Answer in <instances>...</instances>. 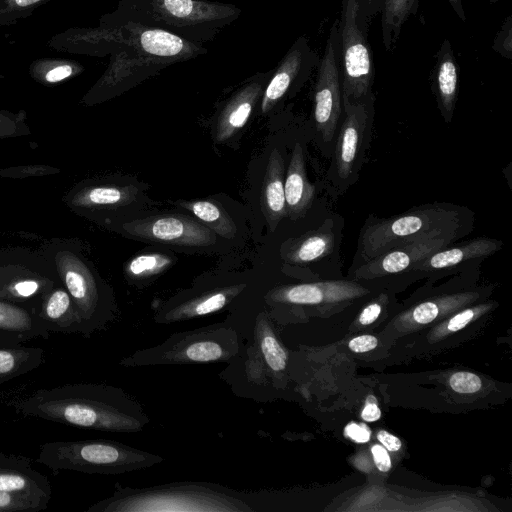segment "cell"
<instances>
[{"label": "cell", "mask_w": 512, "mask_h": 512, "mask_svg": "<svg viewBox=\"0 0 512 512\" xmlns=\"http://www.w3.org/2000/svg\"><path fill=\"white\" fill-rule=\"evenodd\" d=\"M19 413L78 428L138 433L150 423L141 403L120 387L105 383H72L13 400Z\"/></svg>", "instance_id": "1"}, {"label": "cell", "mask_w": 512, "mask_h": 512, "mask_svg": "<svg viewBox=\"0 0 512 512\" xmlns=\"http://www.w3.org/2000/svg\"><path fill=\"white\" fill-rule=\"evenodd\" d=\"M241 12L236 5L209 0H120L116 10L103 18V26L133 23L204 44Z\"/></svg>", "instance_id": "2"}, {"label": "cell", "mask_w": 512, "mask_h": 512, "mask_svg": "<svg viewBox=\"0 0 512 512\" xmlns=\"http://www.w3.org/2000/svg\"><path fill=\"white\" fill-rule=\"evenodd\" d=\"M87 512H254L239 491L203 481L133 488L116 483L111 496Z\"/></svg>", "instance_id": "3"}, {"label": "cell", "mask_w": 512, "mask_h": 512, "mask_svg": "<svg viewBox=\"0 0 512 512\" xmlns=\"http://www.w3.org/2000/svg\"><path fill=\"white\" fill-rule=\"evenodd\" d=\"M164 461L160 455L110 439L52 441L41 445L37 462L54 474L75 471L118 475L150 468Z\"/></svg>", "instance_id": "4"}, {"label": "cell", "mask_w": 512, "mask_h": 512, "mask_svg": "<svg viewBox=\"0 0 512 512\" xmlns=\"http://www.w3.org/2000/svg\"><path fill=\"white\" fill-rule=\"evenodd\" d=\"M239 334L228 323H216L194 330L171 334L155 346L137 350L123 357L126 368L162 365L231 363L241 353Z\"/></svg>", "instance_id": "5"}, {"label": "cell", "mask_w": 512, "mask_h": 512, "mask_svg": "<svg viewBox=\"0 0 512 512\" xmlns=\"http://www.w3.org/2000/svg\"><path fill=\"white\" fill-rule=\"evenodd\" d=\"M460 222L458 207L446 203L422 205L389 218H369L359 234L357 258L363 263L437 228Z\"/></svg>", "instance_id": "6"}, {"label": "cell", "mask_w": 512, "mask_h": 512, "mask_svg": "<svg viewBox=\"0 0 512 512\" xmlns=\"http://www.w3.org/2000/svg\"><path fill=\"white\" fill-rule=\"evenodd\" d=\"M371 19L360 0H342L337 19L342 98L351 102L372 94L376 75L369 41Z\"/></svg>", "instance_id": "7"}, {"label": "cell", "mask_w": 512, "mask_h": 512, "mask_svg": "<svg viewBox=\"0 0 512 512\" xmlns=\"http://www.w3.org/2000/svg\"><path fill=\"white\" fill-rule=\"evenodd\" d=\"M56 270L82 320L81 336L89 338L108 328L116 316L112 300L106 296L90 268L71 251L55 256Z\"/></svg>", "instance_id": "8"}, {"label": "cell", "mask_w": 512, "mask_h": 512, "mask_svg": "<svg viewBox=\"0 0 512 512\" xmlns=\"http://www.w3.org/2000/svg\"><path fill=\"white\" fill-rule=\"evenodd\" d=\"M243 380L247 389L264 393L268 384L283 375L288 364V352L279 340L270 318L260 312L254 322L252 342L241 351Z\"/></svg>", "instance_id": "9"}, {"label": "cell", "mask_w": 512, "mask_h": 512, "mask_svg": "<svg viewBox=\"0 0 512 512\" xmlns=\"http://www.w3.org/2000/svg\"><path fill=\"white\" fill-rule=\"evenodd\" d=\"M374 103V93L356 102L342 98L344 119L335 147L334 167L338 179L343 183H352L354 175L361 168L373 123Z\"/></svg>", "instance_id": "10"}, {"label": "cell", "mask_w": 512, "mask_h": 512, "mask_svg": "<svg viewBox=\"0 0 512 512\" xmlns=\"http://www.w3.org/2000/svg\"><path fill=\"white\" fill-rule=\"evenodd\" d=\"M313 117L324 141L332 140L342 113V90L337 20L331 25L317 66L313 89Z\"/></svg>", "instance_id": "11"}, {"label": "cell", "mask_w": 512, "mask_h": 512, "mask_svg": "<svg viewBox=\"0 0 512 512\" xmlns=\"http://www.w3.org/2000/svg\"><path fill=\"white\" fill-rule=\"evenodd\" d=\"M462 229V222L437 228L418 239L360 263L355 275L359 278H374L409 271L430 254L452 244L460 237Z\"/></svg>", "instance_id": "12"}, {"label": "cell", "mask_w": 512, "mask_h": 512, "mask_svg": "<svg viewBox=\"0 0 512 512\" xmlns=\"http://www.w3.org/2000/svg\"><path fill=\"white\" fill-rule=\"evenodd\" d=\"M319 59L307 37L299 36L271 72L260 100L261 113H270L296 93L317 68Z\"/></svg>", "instance_id": "13"}, {"label": "cell", "mask_w": 512, "mask_h": 512, "mask_svg": "<svg viewBox=\"0 0 512 512\" xmlns=\"http://www.w3.org/2000/svg\"><path fill=\"white\" fill-rule=\"evenodd\" d=\"M123 229L132 237L165 245L204 247L216 241V234L210 228L182 214L137 219L125 223Z\"/></svg>", "instance_id": "14"}, {"label": "cell", "mask_w": 512, "mask_h": 512, "mask_svg": "<svg viewBox=\"0 0 512 512\" xmlns=\"http://www.w3.org/2000/svg\"><path fill=\"white\" fill-rule=\"evenodd\" d=\"M246 287L245 283H234L171 299L155 310L154 321L156 324L167 325L221 311L231 304Z\"/></svg>", "instance_id": "15"}, {"label": "cell", "mask_w": 512, "mask_h": 512, "mask_svg": "<svg viewBox=\"0 0 512 512\" xmlns=\"http://www.w3.org/2000/svg\"><path fill=\"white\" fill-rule=\"evenodd\" d=\"M272 70L257 72L245 80L224 102L216 120L215 141L223 143L231 139L249 120L260 102Z\"/></svg>", "instance_id": "16"}, {"label": "cell", "mask_w": 512, "mask_h": 512, "mask_svg": "<svg viewBox=\"0 0 512 512\" xmlns=\"http://www.w3.org/2000/svg\"><path fill=\"white\" fill-rule=\"evenodd\" d=\"M167 66V64L140 54L130 47L114 52L109 69L97 88L100 93L99 99L121 93L159 73Z\"/></svg>", "instance_id": "17"}, {"label": "cell", "mask_w": 512, "mask_h": 512, "mask_svg": "<svg viewBox=\"0 0 512 512\" xmlns=\"http://www.w3.org/2000/svg\"><path fill=\"white\" fill-rule=\"evenodd\" d=\"M366 290L356 282L326 281L279 286L265 296L269 304L318 305L362 296Z\"/></svg>", "instance_id": "18"}, {"label": "cell", "mask_w": 512, "mask_h": 512, "mask_svg": "<svg viewBox=\"0 0 512 512\" xmlns=\"http://www.w3.org/2000/svg\"><path fill=\"white\" fill-rule=\"evenodd\" d=\"M431 89L439 111L446 123H450L459 92V66L449 39H444L436 53V62L430 74Z\"/></svg>", "instance_id": "19"}, {"label": "cell", "mask_w": 512, "mask_h": 512, "mask_svg": "<svg viewBox=\"0 0 512 512\" xmlns=\"http://www.w3.org/2000/svg\"><path fill=\"white\" fill-rule=\"evenodd\" d=\"M49 335L33 308L0 298V345H20Z\"/></svg>", "instance_id": "20"}, {"label": "cell", "mask_w": 512, "mask_h": 512, "mask_svg": "<svg viewBox=\"0 0 512 512\" xmlns=\"http://www.w3.org/2000/svg\"><path fill=\"white\" fill-rule=\"evenodd\" d=\"M503 246V242L490 237H476L456 245H448L418 262L411 270L436 271L450 269L464 262L488 257Z\"/></svg>", "instance_id": "21"}, {"label": "cell", "mask_w": 512, "mask_h": 512, "mask_svg": "<svg viewBox=\"0 0 512 512\" xmlns=\"http://www.w3.org/2000/svg\"><path fill=\"white\" fill-rule=\"evenodd\" d=\"M35 313L50 333H82L80 314L70 294L63 287L54 286L44 293L35 306Z\"/></svg>", "instance_id": "22"}, {"label": "cell", "mask_w": 512, "mask_h": 512, "mask_svg": "<svg viewBox=\"0 0 512 512\" xmlns=\"http://www.w3.org/2000/svg\"><path fill=\"white\" fill-rule=\"evenodd\" d=\"M286 212L292 220L303 217L311 207L315 188L308 181L305 169V159L300 143H296L284 181Z\"/></svg>", "instance_id": "23"}, {"label": "cell", "mask_w": 512, "mask_h": 512, "mask_svg": "<svg viewBox=\"0 0 512 512\" xmlns=\"http://www.w3.org/2000/svg\"><path fill=\"white\" fill-rule=\"evenodd\" d=\"M138 192L133 185H87L71 189L64 201L73 210H94L129 204Z\"/></svg>", "instance_id": "24"}, {"label": "cell", "mask_w": 512, "mask_h": 512, "mask_svg": "<svg viewBox=\"0 0 512 512\" xmlns=\"http://www.w3.org/2000/svg\"><path fill=\"white\" fill-rule=\"evenodd\" d=\"M262 210L271 231L287 216L284 194V161L278 149L270 153L261 196Z\"/></svg>", "instance_id": "25"}, {"label": "cell", "mask_w": 512, "mask_h": 512, "mask_svg": "<svg viewBox=\"0 0 512 512\" xmlns=\"http://www.w3.org/2000/svg\"><path fill=\"white\" fill-rule=\"evenodd\" d=\"M334 246L335 235L330 222L327 221L321 228L289 240L283 259L295 265L312 263L328 256Z\"/></svg>", "instance_id": "26"}, {"label": "cell", "mask_w": 512, "mask_h": 512, "mask_svg": "<svg viewBox=\"0 0 512 512\" xmlns=\"http://www.w3.org/2000/svg\"><path fill=\"white\" fill-rule=\"evenodd\" d=\"M55 286L54 281L39 276L15 275L0 277V298L35 310L44 293Z\"/></svg>", "instance_id": "27"}, {"label": "cell", "mask_w": 512, "mask_h": 512, "mask_svg": "<svg viewBox=\"0 0 512 512\" xmlns=\"http://www.w3.org/2000/svg\"><path fill=\"white\" fill-rule=\"evenodd\" d=\"M419 0H381L382 42L386 51H392L400 37L402 27L416 17Z\"/></svg>", "instance_id": "28"}, {"label": "cell", "mask_w": 512, "mask_h": 512, "mask_svg": "<svg viewBox=\"0 0 512 512\" xmlns=\"http://www.w3.org/2000/svg\"><path fill=\"white\" fill-rule=\"evenodd\" d=\"M43 362L44 350L40 347L0 346V385L37 369Z\"/></svg>", "instance_id": "29"}, {"label": "cell", "mask_w": 512, "mask_h": 512, "mask_svg": "<svg viewBox=\"0 0 512 512\" xmlns=\"http://www.w3.org/2000/svg\"><path fill=\"white\" fill-rule=\"evenodd\" d=\"M477 296L475 292L440 296L413 307L404 318H407L412 324L426 325L439 316L473 301Z\"/></svg>", "instance_id": "30"}, {"label": "cell", "mask_w": 512, "mask_h": 512, "mask_svg": "<svg viewBox=\"0 0 512 512\" xmlns=\"http://www.w3.org/2000/svg\"><path fill=\"white\" fill-rule=\"evenodd\" d=\"M177 205L191 211L198 219L206 224L215 234L231 239L236 234V225L232 218L214 201H178Z\"/></svg>", "instance_id": "31"}, {"label": "cell", "mask_w": 512, "mask_h": 512, "mask_svg": "<svg viewBox=\"0 0 512 512\" xmlns=\"http://www.w3.org/2000/svg\"><path fill=\"white\" fill-rule=\"evenodd\" d=\"M0 491L51 498L50 485L45 477L15 468L0 467Z\"/></svg>", "instance_id": "32"}, {"label": "cell", "mask_w": 512, "mask_h": 512, "mask_svg": "<svg viewBox=\"0 0 512 512\" xmlns=\"http://www.w3.org/2000/svg\"><path fill=\"white\" fill-rule=\"evenodd\" d=\"M173 262L171 257L162 253L140 254L127 262L124 271L132 280H144L164 272Z\"/></svg>", "instance_id": "33"}, {"label": "cell", "mask_w": 512, "mask_h": 512, "mask_svg": "<svg viewBox=\"0 0 512 512\" xmlns=\"http://www.w3.org/2000/svg\"><path fill=\"white\" fill-rule=\"evenodd\" d=\"M50 498L38 495L0 491V512L40 511Z\"/></svg>", "instance_id": "34"}, {"label": "cell", "mask_w": 512, "mask_h": 512, "mask_svg": "<svg viewBox=\"0 0 512 512\" xmlns=\"http://www.w3.org/2000/svg\"><path fill=\"white\" fill-rule=\"evenodd\" d=\"M24 111L11 113L0 111V140L30 135Z\"/></svg>", "instance_id": "35"}, {"label": "cell", "mask_w": 512, "mask_h": 512, "mask_svg": "<svg viewBox=\"0 0 512 512\" xmlns=\"http://www.w3.org/2000/svg\"><path fill=\"white\" fill-rule=\"evenodd\" d=\"M60 173V169L47 164H28L0 169V177L24 179Z\"/></svg>", "instance_id": "36"}, {"label": "cell", "mask_w": 512, "mask_h": 512, "mask_svg": "<svg viewBox=\"0 0 512 512\" xmlns=\"http://www.w3.org/2000/svg\"><path fill=\"white\" fill-rule=\"evenodd\" d=\"M489 305H480L476 307L466 308L454 316H452L441 328V333H453L463 329L474 318L484 313Z\"/></svg>", "instance_id": "37"}, {"label": "cell", "mask_w": 512, "mask_h": 512, "mask_svg": "<svg viewBox=\"0 0 512 512\" xmlns=\"http://www.w3.org/2000/svg\"><path fill=\"white\" fill-rule=\"evenodd\" d=\"M492 49L501 57L512 60V15H508L496 33Z\"/></svg>", "instance_id": "38"}, {"label": "cell", "mask_w": 512, "mask_h": 512, "mask_svg": "<svg viewBox=\"0 0 512 512\" xmlns=\"http://www.w3.org/2000/svg\"><path fill=\"white\" fill-rule=\"evenodd\" d=\"M449 385L453 391L462 394L478 392L482 387L481 378L471 372L459 371L451 375Z\"/></svg>", "instance_id": "39"}, {"label": "cell", "mask_w": 512, "mask_h": 512, "mask_svg": "<svg viewBox=\"0 0 512 512\" xmlns=\"http://www.w3.org/2000/svg\"><path fill=\"white\" fill-rule=\"evenodd\" d=\"M377 344L378 340L375 336L360 335L352 338L348 343V347L353 352L364 353L376 348Z\"/></svg>", "instance_id": "40"}, {"label": "cell", "mask_w": 512, "mask_h": 512, "mask_svg": "<svg viewBox=\"0 0 512 512\" xmlns=\"http://www.w3.org/2000/svg\"><path fill=\"white\" fill-rule=\"evenodd\" d=\"M371 453L377 469L381 472H388L392 466L388 451L382 445L375 444L371 447Z\"/></svg>", "instance_id": "41"}, {"label": "cell", "mask_w": 512, "mask_h": 512, "mask_svg": "<svg viewBox=\"0 0 512 512\" xmlns=\"http://www.w3.org/2000/svg\"><path fill=\"white\" fill-rule=\"evenodd\" d=\"M346 435L357 443H366L370 440L371 432L365 424L349 423L345 428Z\"/></svg>", "instance_id": "42"}, {"label": "cell", "mask_w": 512, "mask_h": 512, "mask_svg": "<svg viewBox=\"0 0 512 512\" xmlns=\"http://www.w3.org/2000/svg\"><path fill=\"white\" fill-rule=\"evenodd\" d=\"M382 311V304L379 301H374L368 304L361 311L358 321L362 325H369L377 320Z\"/></svg>", "instance_id": "43"}, {"label": "cell", "mask_w": 512, "mask_h": 512, "mask_svg": "<svg viewBox=\"0 0 512 512\" xmlns=\"http://www.w3.org/2000/svg\"><path fill=\"white\" fill-rule=\"evenodd\" d=\"M381 417V410L378 407L375 398L369 396L366 399L364 408L361 412V418L366 422H374L379 420Z\"/></svg>", "instance_id": "44"}, {"label": "cell", "mask_w": 512, "mask_h": 512, "mask_svg": "<svg viewBox=\"0 0 512 512\" xmlns=\"http://www.w3.org/2000/svg\"><path fill=\"white\" fill-rule=\"evenodd\" d=\"M74 70L70 65H60L52 68L45 74L48 83L60 82L73 74Z\"/></svg>", "instance_id": "45"}, {"label": "cell", "mask_w": 512, "mask_h": 512, "mask_svg": "<svg viewBox=\"0 0 512 512\" xmlns=\"http://www.w3.org/2000/svg\"><path fill=\"white\" fill-rule=\"evenodd\" d=\"M377 438L387 451L396 452L402 446L401 440L398 437L385 430L379 431Z\"/></svg>", "instance_id": "46"}, {"label": "cell", "mask_w": 512, "mask_h": 512, "mask_svg": "<svg viewBox=\"0 0 512 512\" xmlns=\"http://www.w3.org/2000/svg\"><path fill=\"white\" fill-rule=\"evenodd\" d=\"M360 2L370 19L380 12L381 0H360Z\"/></svg>", "instance_id": "47"}, {"label": "cell", "mask_w": 512, "mask_h": 512, "mask_svg": "<svg viewBox=\"0 0 512 512\" xmlns=\"http://www.w3.org/2000/svg\"><path fill=\"white\" fill-rule=\"evenodd\" d=\"M451 5L452 9L456 13V15L463 21H466V15L464 11V7L462 4V0H447Z\"/></svg>", "instance_id": "48"}, {"label": "cell", "mask_w": 512, "mask_h": 512, "mask_svg": "<svg viewBox=\"0 0 512 512\" xmlns=\"http://www.w3.org/2000/svg\"><path fill=\"white\" fill-rule=\"evenodd\" d=\"M41 0H14V2L20 7H26L33 5Z\"/></svg>", "instance_id": "49"}, {"label": "cell", "mask_w": 512, "mask_h": 512, "mask_svg": "<svg viewBox=\"0 0 512 512\" xmlns=\"http://www.w3.org/2000/svg\"><path fill=\"white\" fill-rule=\"evenodd\" d=\"M488 1H489L490 3H496V2H498V1H500V0H488Z\"/></svg>", "instance_id": "50"}, {"label": "cell", "mask_w": 512, "mask_h": 512, "mask_svg": "<svg viewBox=\"0 0 512 512\" xmlns=\"http://www.w3.org/2000/svg\"><path fill=\"white\" fill-rule=\"evenodd\" d=\"M0 346H2V345H0Z\"/></svg>", "instance_id": "51"}]
</instances>
